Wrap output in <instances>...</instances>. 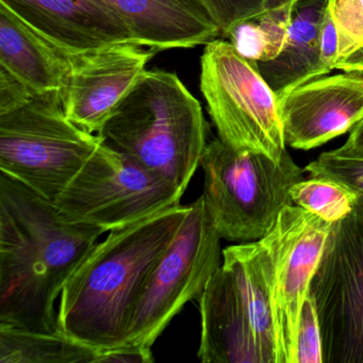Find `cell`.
Listing matches in <instances>:
<instances>
[{
	"label": "cell",
	"instance_id": "83f0119b",
	"mask_svg": "<svg viewBox=\"0 0 363 363\" xmlns=\"http://www.w3.org/2000/svg\"><path fill=\"white\" fill-rule=\"evenodd\" d=\"M333 152L342 157L363 159V120L350 131L347 141Z\"/></svg>",
	"mask_w": 363,
	"mask_h": 363
},
{
	"label": "cell",
	"instance_id": "52a82bcc",
	"mask_svg": "<svg viewBox=\"0 0 363 363\" xmlns=\"http://www.w3.org/2000/svg\"><path fill=\"white\" fill-rule=\"evenodd\" d=\"M220 239L201 195L144 284L125 346L152 348L184 305L199 301L222 265Z\"/></svg>",
	"mask_w": 363,
	"mask_h": 363
},
{
	"label": "cell",
	"instance_id": "5b68a950",
	"mask_svg": "<svg viewBox=\"0 0 363 363\" xmlns=\"http://www.w3.org/2000/svg\"><path fill=\"white\" fill-rule=\"evenodd\" d=\"M103 142L67 118L59 92L35 94L0 116V171L55 203Z\"/></svg>",
	"mask_w": 363,
	"mask_h": 363
},
{
	"label": "cell",
	"instance_id": "277c9868",
	"mask_svg": "<svg viewBox=\"0 0 363 363\" xmlns=\"http://www.w3.org/2000/svg\"><path fill=\"white\" fill-rule=\"evenodd\" d=\"M199 167L203 173L206 207L220 238L246 243L273 228L286 206L291 189L305 169L288 152L279 160L252 150H239L220 138L208 142Z\"/></svg>",
	"mask_w": 363,
	"mask_h": 363
},
{
	"label": "cell",
	"instance_id": "484cf974",
	"mask_svg": "<svg viewBox=\"0 0 363 363\" xmlns=\"http://www.w3.org/2000/svg\"><path fill=\"white\" fill-rule=\"evenodd\" d=\"M337 58V33L327 7L320 33V59L324 67L331 72L335 69Z\"/></svg>",
	"mask_w": 363,
	"mask_h": 363
},
{
	"label": "cell",
	"instance_id": "603a6c76",
	"mask_svg": "<svg viewBox=\"0 0 363 363\" xmlns=\"http://www.w3.org/2000/svg\"><path fill=\"white\" fill-rule=\"evenodd\" d=\"M294 363H324L318 311L310 293L303 301L299 316Z\"/></svg>",
	"mask_w": 363,
	"mask_h": 363
},
{
	"label": "cell",
	"instance_id": "7a4b0ae2",
	"mask_svg": "<svg viewBox=\"0 0 363 363\" xmlns=\"http://www.w3.org/2000/svg\"><path fill=\"white\" fill-rule=\"evenodd\" d=\"M190 211L177 205L110 231L65 282L59 330L104 352L126 344L142 289Z\"/></svg>",
	"mask_w": 363,
	"mask_h": 363
},
{
	"label": "cell",
	"instance_id": "8fae6325",
	"mask_svg": "<svg viewBox=\"0 0 363 363\" xmlns=\"http://www.w3.org/2000/svg\"><path fill=\"white\" fill-rule=\"evenodd\" d=\"M155 52L129 42L69 54V72L59 91L65 116L97 135L145 73Z\"/></svg>",
	"mask_w": 363,
	"mask_h": 363
},
{
	"label": "cell",
	"instance_id": "ba28073f",
	"mask_svg": "<svg viewBox=\"0 0 363 363\" xmlns=\"http://www.w3.org/2000/svg\"><path fill=\"white\" fill-rule=\"evenodd\" d=\"M184 194L103 142L54 203L69 220L110 233L179 205Z\"/></svg>",
	"mask_w": 363,
	"mask_h": 363
},
{
	"label": "cell",
	"instance_id": "e0dca14e",
	"mask_svg": "<svg viewBox=\"0 0 363 363\" xmlns=\"http://www.w3.org/2000/svg\"><path fill=\"white\" fill-rule=\"evenodd\" d=\"M0 67L35 94L59 92L69 69V54L48 41L0 1Z\"/></svg>",
	"mask_w": 363,
	"mask_h": 363
},
{
	"label": "cell",
	"instance_id": "d6986e66",
	"mask_svg": "<svg viewBox=\"0 0 363 363\" xmlns=\"http://www.w3.org/2000/svg\"><path fill=\"white\" fill-rule=\"evenodd\" d=\"M294 5L295 0H279L263 13L238 24L225 39L247 60H272L288 39Z\"/></svg>",
	"mask_w": 363,
	"mask_h": 363
},
{
	"label": "cell",
	"instance_id": "4316f807",
	"mask_svg": "<svg viewBox=\"0 0 363 363\" xmlns=\"http://www.w3.org/2000/svg\"><path fill=\"white\" fill-rule=\"evenodd\" d=\"M154 361L152 348L123 346L101 352L99 363H152Z\"/></svg>",
	"mask_w": 363,
	"mask_h": 363
},
{
	"label": "cell",
	"instance_id": "3957f363",
	"mask_svg": "<svg viewBox=\"0 0 363 363\" xmlns=\"http://www.w3.org/2000/svg\"><path fill=\"white\" fill-rule=\"evenodd\" d=\"M97 135L184 193L207 146L208 124L175 73L146 71Z\"/></svg>",
	"mask_w": 363,
	"mask_h": 363
},
{
	"label": "cell",
	"instance_id": "6da1fadb",
	"mask_svg": "<svg viewBox=\"0 0 363 363\" xmlns=\"http://www.w3.org/2000/svg\"><path fill=\"white\" fill-rule=\"evenodd\" d=\"M105 230L0 175V326L56 333L55 303Z\"/></svg>",
	"mask_w": 363,
	"mask_h": 363
},
{
	"label": "cell",
	"instance_id": "ffe728a7",
	"mask_svg": "<svg viewBox=\"0 0 363 363\" xmlns=\"http://www.w3.org/2000/svg\"><path fill=\"white\" fill-rule=\"evenodd\" d=\"M293 205L320 216L329 223L337 222L354 211L357 195L335 180L311 177L291 189Z\"/></svg>",
	"mask_w": 363,
	"mask_h": 363
},
{
	"label": "cell",
	"instance_id": "9c48e42d",
	"mask_svg": "<svg viewBox=\"0 0 363 363\" xmlns=\"http://www.w3.org/2000/svg\"><path fill=\"white\" fill-rule=\"evenodd\" d=\"M324 363H363V216L333 223L310 284Z\"/></svg>",
	"mask_w": 363,
	"mask_h": 363
},
{
	"label": "cell",
	"instance_id": "9a60e30c",
	"mask_svg": "<svg viewBox=\"0 0 363 363\" xmlns=\"http://www.w3.org/2000/svg\"><path fill=\"white\" fill-rule=\"evenodd\" d=\"M133 33L135 43L152 50L192 48L220 35L203 0H104Z\"/></svg>",
	"mask_w": 363,
	"mask_h": 363
},
{
	"label": "cell",
	"instance_id": "ac0fdd59",
	"mask_svg": "<svg viewBox=\"0 0 363 363\" xmlns=\"http://www.w3.org/2000/svg\"><path fill=\"white\" fill-rule=\"evenodd\" d=\"M101 352L61 330L37 333L0 326V363H99Z\"/></svg>",
	"mask_w": 363,
	"mask_h": 363
},
{
	"label": "cell",
	"instance_id": "5bb4252c",
	"mask_svg": "<svg viewBox=\"0 0 363 363\" xmlns=\"http://www.w3.org/2000/svg\"><path fill=\"white\" fill-rule=\"evenodd\" d=\"M197 301L201 362L265 363L247 297L229 267L220 265Z\"/></svg>",
	"mask_w": 363,
	"mask_h": 363
},
{
	"label": "cell",
	"instance_id": "44dd1931",
	"mask_svg": "<svg viewBox=\"0 0 363 363\" xmlns=\"http://www.w3.org/2000/svg\"><path fill=\"white\" fill-rule=\"evenodd\" d=\"M305 172L311 177L329 178L350 188L357 195L354 211L363 216V159L339 156L330 150L310 162Z\"/></svg>",
	"mask_w": 363,
	"mask_h": 363
},
{
	"label": "cell",
	"instance_id": "2e32d148",
	"mask_svg": "<svg viewBox=\"0 0 363 363\" xmlns=\"http://www.w3.org/2000/svg\"><path fill=\"white\" fill-rule=\"evenodd\" d=\"M329 0H295L288 39L281 52L257 62L277 101L297 86L328 75L320 59V33Z\"/></svg>",
	"mask_w": 363,
	"mask_h": 363
},
{
	"label": "cell",
	"instance_id": "30bf717a",
	"mask_svg": "<svg viewBox=\"0 0 363 363\" xmlns=\"http://www.w3.org/2000/svg\"><path fill=\"white\" fill-rule=\"evenodd\" d=\"M331 226L333 223L290 205L261 239L269 255L277 363H294L301 308Z\"/></svg>",
	"mask_w": 363,
	"mask_h": 363
},
{
	"label": "cell",
	"instance_id": "d4e9b609",
	"mask_svg": "<svg viewBox=\"0 0 363 363\" xmlns=\"http://www.w3.org/2000/svg\"><path fill=\"white\" fill-rule=\"evenodd\" d=\"M35 93L11 72L0 67V116L23 107L31 101Z\"/></svg>",
	"mask_w": 363,
	"mask_h": 363
},
{
	"label": "cell",
	"instance_id": "8992f818",
	"mask_svg": "<svg viewBox=\"0 0 363 363\" xmlns=\"http://www.w3.org/2000/svg\"><path fill=\"white\" fill-rule=\"evenodd\" d=\"M199 86L225 144L281 158L286 144L277 97L257 62L241 56L227 40H213L201 58Z\"/></svg>",
	"mask_w": 363,
	"mask_h": 363
},
{
	"label": "cell",
	"instance_id": "7402d4cb",
	"mask_svg": "<svg viewBox=\"0 0 363 363\" xmlns=\"http://www.w3.org/2000/svg\"><path fill=\"white\" fill-rule=\"evenodd\" d=\"M328 12L337 33V65L363 48V0H329Z\"/></svg>",
	"mask_w": 363,
	"mask_h": 363
},
{
	"label": "cell",
	"instance_id": "7c38bea8",
	"mask_svg": "<svg viewBox=\"0 0 363 363\" xmlns=\"http://www.w3.org/2000/svg\"><path fill=\"white\" fill-rule=\"evenodd\" d=\"M284 141L309 150L352 131L363 120V73L322 76L278 101Z\"/></svg>",
	"mask_w": 363,
	"mask_h": 363
},
{
	"label": "cell",
	"instance_id": "4fadbf2b",
	"mask_svg": "<svg viewBox=\"0 0 363 363\" xmlns=\"http://www.w3.org/2000/svg\"><path fill=\"white\" fill-rule=\"evenodd\" d=\"M0 1L67 54H82L113 44L135 43L126 23L104 0Z\"/></svg>",
	"mask_w": 363,
	"mask_h": 363
},
{
	"label": "cell",
	"instance_id": "cb8c5ba5",
	"mask_svg": "<svg viewBox=\"0 0 363 363\" xmlns=\"http://www.w3.org/2000/svg\"><path fill=\"white\" fill-rule=\"evenodd\" d=\"M226 38L240 23L263 13L279 0H203Z\"/></svg>",
	"mask_w": 363,
	"mask_h": 363
}]
</instances>
